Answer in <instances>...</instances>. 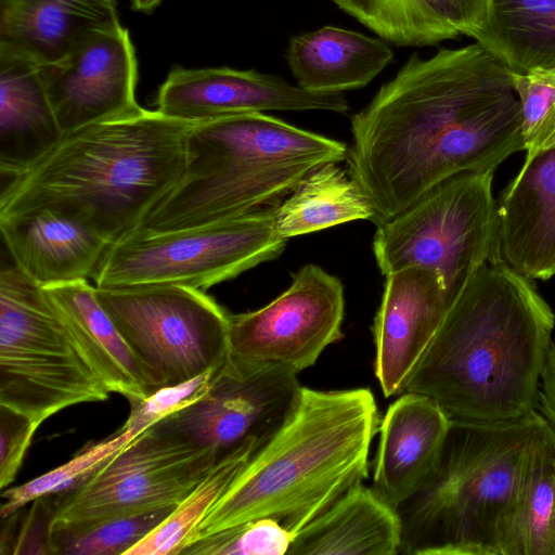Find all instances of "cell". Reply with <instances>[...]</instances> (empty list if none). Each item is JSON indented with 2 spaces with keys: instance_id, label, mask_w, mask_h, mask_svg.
Here are the masks:
<instances>
[{
  "instance_id": "1",
  "label": "cell",
  "mask_w": 555,
  "mask_h": 555,
  "mask_svg": "<svg viewBox=\"0 0 555 555\" xmlns=\"http://www.w3.org/2000/svg\"><path fill=\"white\" fill-rule=\"evenodd\" d=\"M348 171L387 221L442 180L524 151L511 70L476 42L413 53L351 118Z\"/></svg>"
},
{
  "instance_id": "2",
  "label": "cell",
  "mask_w": 555,
  "mask_h": 555,
  "mask_svg": "<svg viewBox=\"0 0 555 555\" xmlns=\"http://www.w3.org/2000/svg\"><path fill=\"white\" fill-rule=\"evenodd\" d=\"M554 326L530 279L503 261L485 263L452 300L404 391L429 397L452 421L521 418L537 410Z\"/></svg>"
},
{
  "instance_id": "3",
  "label": "cell",
  "mask_w": 555,
  "mask_h": 555,
  "mask_svg": "<svg viewBox=\"0 0 555 555\" xmlns=\"http://www.w3.org/2000/svg\"><path fill=\"white\" fill-rule=\"evenodd\" d=\"M195 122L142 107L64 134L0 193V218L50 208L111 244L140 228L181 181Z\"/></svg>"
},
{
  "instance_id": "4",
  "label": "cell",
  "mask_w": 555,
  "mask_h": 555,
  "mask_svg": "<svg viewBox=\"0 0 555 555\" xmlns=\"http://www.w3.org/2000/svg\"><path fill=\"white\" fill-rule=\"evenodd\" d=\"M379 423L377 404L369 388L302 387L292 417L249 460L199 522L186 546L218 531L267 517L297 533L363 483Z\"/></svg>"
},
{
  "instance_id": "5",
  "label": "cell",
  "mask_w": 555,
  "mask_h": 555,
  "mask_svg": "<svg viewBox=\"0 0 555 555\" xmlns=\"http://www.w3.org/2000/svg\"><path fill=\"white\" fill-rule=\"evenodd\" d=\"M551 427L534 410L516 421H452L439 456L396 511L401 554L508 555L533 463Z\"/></svg>"
},
{
  "instance_id": "6",
  "label": "cell",
  "mask_w": 555,
  "mask_h": 555,
  "mask_svg": "<svg viewBox=\"0 0 555 555\" xmlns=\"http://www.w3.org/2000/svg\"><path fill=\"white\" fill-rule=\"evenodd\" d=\"M347 153L341 141L260 112L197 121L181 181L140 228L176 230L276 205L310 171Z\"/></svg>"
},
{
  "instance_id": "7",
  "label": "cell",
  "mask_w": 555,
  "mask_h": 555,
  "mask_svg": "<svg viewBox=\"0 0 555 555\" xmlns=\"http://www.w3.org/2000/svg\"><path fill=\"white\" fill-rule=\"evenodd\" d=\"M91 369L46 289L16 266L0 271V405L40 426L57 412L105 401Z\"/></svg>"
},
{
  "instance_id": "8",
  "label": "cell",
  "mask_w": 555,
  "mask_h": 555,
  "mask_svg": "<svg viewBox=\"0 0 555 555\" xmlns=\"http://www.w3.org/2000/svg\"><path fill=\"white\" fill-rule=\"evenodd\" d=\"M493 175L485 170L449 177L376 224L372 249L380 273L427 267L440 274L454 299L480 266L503 261Z\"/></svg>"
},
{
  "instance_id": "9",
  "label": "cell",
  "mask_w": 555,
  "mask_h": 555,
  "mask_svg": "<svg viewBox=\"0 0 555 555\" xmlns=\"http://www.w3.org/2000/svg\"><path fill=\"white\" fill-rule=\"evenodd\" d=\"M276 205L176 230L138 228L107 247L92 278L95 287L173 284L205 291L236 278L284 250Z\"/></svg>"
},
{
  "instance_id": "10",
  "label": "cell",
  "mask_w": 555,
  "mask_h": 555,
  "mask_svg": "<svg viewBox=\"0 0 555 555\" xmlns=\"http://www.w3.org/2000/svg\"><path fill=\"white\" fill-rule=\"evenodd\" d=\"M95 296L159 387L220 367L231 314L204 291L173 284L95 287Z\"/></svg>"
},
{
  "instance_id": "11",
  "label": "cell",
  "mask_w": 555,
  "mask_h": 555,
  "mask_svg": "<svg viewBox=\"0 0 555 555\" xmlns=\"http://www.w3.org/2000/svg\"><path fill=\"white\" fill-rule=\"evenodd\" d=\"M151 427L76 486L55 494L53 524H76L180 503L219 461Z\"/></svg>"
},
{
  "instance_id": "12",
  "label": "cell",
  "mask_w": 555,
  "mask_h": 555,
  "mask_svg": "<svg viewBox=\"0 0 555 555\" xmlns=\"http://www.w3.org/2000/svg\"><path fill=\"white\" fill-rule=\"evenodd\" d=\"M301 390L287 367L229 356L201 400L153 427L221 456L247 443L261 450L292 417Z\"/></svg>"
},
{
  "instance_id": "13",
  "label": "cell",
  "mask_w": 555,
  "mask_h": 555,
  "mask_svg": "<svg viewBox=\"0 0 555 555\" xmlns=\"http://www.w3.org/2000/svg\"><path fill=\"white\" fill-rule=\"evenodd\" d=\"M344 314L341 281L318 264H305L272 301L231 314L229 356L282 365L298 374L341 339Z\"/></svg>"
},
{
  "instance_id": "14",
  "label": "cell",
  "mask_w": 555,
  "mask_h": 555,
  "mask_svg": "<svg viewBox=\"0 0 555 555\" xmlns=\"http://www.w3.org/2000/svg\"><path fill=\"white\" fill-rule=\"evenodd\" d=\"M40 68L63 135L142 109L135 100V50L120 23L92 30L64 57Z\"/></svg>"
},
{
  "instance_id": "15",
  "label": "cell",
  "mask_w": 555,
  "mask_h": 555,
  "mask_svg": "<svg viewBox=\"0 0 555 555\" xmlns=\"http://www.w3.org/2000/svg\"><path fill=\"white\" fill-rule=\"evenodd\" d=\"M156 111L197 122L225 115L266 111H326L346 114L343 93L312 92L274 75L230 67L176 66L159 86Z\"/></svg>"
},
{
  "instance_id": "16",
  "label": "cell",
  "mask_w": 555,
  "mask_h": 555,
  "mask_svg": "<svg viewBox=\"0 0 555 555\" xmlns=\"http://www.w3.org/2000/svg\"><path fill=\"white\" fill-rule=\"evenodd\" d=\"M385 276L372 333L374 373L389 398L404 391L453 299L440 274L427 267L409 266Z\"/></svg>"
},
{
  "instance_id": "17",
  "label": "cell",
  "mask_w": 555,
  "mask_h": 555,
  "mask_svg": "<svg viewBox=\"0 0 555 555\" xmlns=\"http://www.w3.org/2000/svg\"><path fill=\"white\" fill-rule=\"evenodd\" d=\"M452 420L429 397L404 391L380 420L372 490L397 508L433 469Z\"/></svg>"
},
{
  "instance_id": "18",
  "label": "cell",
  "mask_w": 555,
  "mask_h": 555,
  "mask_svg": "<svg viewBox=\"0 0 555 555\" xmlns=\"http://www.w3.org/2000/svg\"><path fill=\"white\" fill-rule=\"evenodd\" d=\"M16 266L41 287L92 279L111 243L82 222L50 208L0 218Z\"/></svg>"
},
{
  "instance_id": "19",
  "label": "cell",
  "mask_w": 555,
  "mask_h": 555,
  "mask_svg": "<svg viewBox=\"0 0 555 555\" xmlns=\"http://www.w3.org/2000/svg\"><path fill=\"white\" fill-rule=\"evenodd\" d=\"M498 203L502 260L530 280L555 275V146L525 160Z\"/></svg>"
},
{
  "instance_id": "20",
  "label": "cell",
  "mask_w": 555,
  "mask_h": 555,
  "mask_svg": "<svg viewBox=\"0 0 555 555\" xmlns=\"http://www.w3.org/2000/svg\"><path fill=\"white\" fill-rule=\"evenodd\" d=\"M87 362L109 392L142 399L159 388L119 333L88 281L43 287Z\"/></svg>"
},
{
  "instance_id": "21",
  "label": "cell",
  "mask_w": 555,
  "mask_h": 555,
  "mask_svg": "<svg viewBox=\"0 0 555 555\" xmlns=\"http://www.w3.org/2000/svg\"><path fill=\"white\" fill-rule=\"evenodd\" d=\"M118 23L117 0H0V50L51 64L92 30Z\"/></svg>"
},
{
  "instance_id": "22",
  "label": "cell",
  "mask_w": 555,
  "mask_h": 555,
  "mask_svg": "<svg viewBox=\"0 0 555 555\" xmlns=\"http://www.w3.org/2000/svg\"><path fill=\"white\" fill-rule=\"evenodd\" d=\"M63 137L40 65L0 50V173L11 179L34 165Z\"/></svg>"
},
{
  "instance_id": "23",
  "label": "cell",
  "mask_w": 555,
  "mask_h": 555,
  "mask_svg": "<svg viewBox=\"0 0 555 555\" xmlns=\"http://www.w3.org/2000/svg\"><path fill=\"white\" fill-rule=\"evenodd\" d=\"M400 546L396 508L361 483L295 533L287 555H396Z\"/></svg>"
},
{
  "instance_id": "24",
  "label": "cell",
  "mask_w": 555,
  "mask_h": 555,
  "mask_svg": "<svg viewBox=\"0 0 555 555\" xmlns=\"http://www.w3.org/2000/svg\"><path fill=\"white\" fill-rule=\"evenodd\" d=\"M392 59L384 40L335 26L292 37L286 52L297 85L321 93L363 88Z\"/></svg>"
},
{
  "instance_id": "25",
  "label": "cell",
  "mask_w": 555,
  "mask_h": 555,
  "mask_svg": "<svg viewBox=\"0 0 555 555\" xmlns=\"http://www.w3.org/2000/svg\"><path fill=\"white\" fill-rule=\"evenodd\" d=\"M474 39L512 73L555 72V0H489Z\"/></svg>"
},
{
  "instance_id": "26",
  "label": "cell",
  "mask_w": 555,
  "mask_h": 555,
  "mask_svg": "<svg viewBox=\"0 0 555 555\" xmlns=\"http://www.w3.org/2000/svg\"><path fill=\"white\" fill-rule=\"evenodd\" d=\"M373 219L371 202L339 163H327L310 171L275 207L276 231L285 240Z\"/></svg>"
},
{
  "instance_id": "27",
  "label": "cell",
  "mask_w": 555,
  "mask_h": 555,
  "mask_svg": "<svg viewBox=\"0 0 555 555\" xmlns=\"http://www.w3.org/2000/svg\"><path fill=\"white\" fill-rule=\"evenodd\" d=\"M260 450L247 443L224 455L169 515L126 555L181 554L199 522Z\"/></svg>"
},
{
  "instance_id": "28",
  "label": "cell",
  "mask_w": 555,
  "mask_h": 555,
  "mask_svg": "<svg viewBox=\"0 0 555 555\" xmlns=\"http://www.w3.org/2000/svg\"><path fill=\"white\" fill-rule=\"evenodd\" d=\"M382 39L404 47L433 46L457 37L436 10V0H333Z\"/></svg>"
},
{
  "instance_id": "29",
  "label": "cell",
  "mask_w": 555,
  "mask_h": 555,
  "mask_svg": "<svg viewBox=\"0 0 555 555\" xmlns=\"http://www.w3.org/2000/svg\"><path fill=\"white\" fill-rule=\"evenodd\" d=\"M508 555H555V434L533 463L511 535Z\"/></svg>"
},
{
  "instance_id": "30",
  "label": "cell",
  "mask_w": 555,
  "mask_h": 555,
  "mask_svg": "<svg viewBox=\"0 0 555 555\" xmlns=\"http://www.w3.org/2000/svg\"><path fill=\"white\" fill-rule=\"evenodd\" d=\"M175 506L76 524H53L54 555H126V552L150 534Z\"/></svg>"
},
{
  "instance_id": "31",
  "label": "cell",
  "mask_w": 555,
  "mask_h": 555,
  "mask_svg": "<svg viewBox=\"0 0 555 555\" xmlns=\"http://www.w3.org/2000/svg\"><path fill=\"white\" fill-rule=\"evenodd\" d=\"M138 437L139 435L131 430L119 428L103 440L86 444L63 465L26 483L7 488L1 494V519L17 513L40 496L57 494L76 486Z\"/></svg>"
},
{
  "instance_id": "32",
  "label": "cell",
  "mask_w": 555,
  "mask_h": 555,
  "mask_svg": "<svg viewBox=\"0 0 555 555\" xmlns=\"http://www.w3.org/2000/svg\"><path fill=\"white\" fill-rule=\"evenodd\" d=\"M520 105L525 160L555 146V72H511Z\"/></svg>"
},
{
  "instance_id": "33",
  "label": "cell",
  "mask_w": 555,
  "mask_h": 555,
  "mask_svg": "<svg viewBox=\"0 0 555 555\" xmlns=\"http://www.w3.org/2000/svg\"><path fill=\"white\" fill-rule=\"evenodd\" d=\"M294 534L272 518H260L190 543L185 555H287Z\"/></svg>"
},
{
  "instance_id": "34",
  "label": "cell",
  "mask_w": 555,
  "mask_h": 555,
  "mask_svg": "<svg viewBox=\"0 0 555 555\" xmlns=\"http://www.w3.org/2000/svg\"><path fill=\"white\" fill-rule=\"evenodd\" d=\"M219 367L208 370L184 382L157 388L142 399L128 400L129 415L120 427L137 435L196 403L208 391Z\"/></svg>"
},
{
  "instance_id": "35",
  "label": "cell",
  "mask_w": 555,
  "mask_h": 555,
  "mask_svg": "<svg viewBox=\"0 0 555 555\" xmlns=\"http://www.w3.org/2000/svg\"><path fill=\"white\" fill-rule=\"evenodd\" d=\"M27 513L21 509L2 520L7 521L1 534V554L7 545L10 554H53L52 527L55 517V494L40 496L30 502Z\"/></svg>"
},
{
  "instance_id": "36",
  "label": "cell",
  "mask_w": 555,
  "mask_h": 555,
  "mask_svg": "<svg viewBox=\"0 0 555 555\" xmlns=\"http://www.w3.org/2000/svg\"><path fill=\"white\" fill-rule=\"evenodd\" d=\"M38 425L29 417L0 405V488L14 481Z\"/></svg>"
},
{
  "instance_id": "37",
  "label": "cell",
  "mask_w": 555,
  "mask_h": 555,
  "mask_svg": "<svg viewBox=\"0 0 555 555\" xmlns=\"http://www.w3.org/2000/svg\"><path fill=\"white\" fill-rule=\"evenodd\" d=\"M489 0H436L441 22L457 34L474 38L483 27Z\"/></svg>"
},
{
  "instance_id": "38",
  "label": "cell",
  "mask_w": 555,
  "mask_h": 555,
  "mask_svg": "<svg viewBox=\"0 0 555 555\" xmlns=\"http://www.w3.org/2000/svg\"><path fill=\"white\" fill-rule=\"evenodd\" d=\"M537 411L555 434V341L552 343L543 367Z\"/></svg>"
},
{
  "instance_id": "39",
  "label": "cell",
  "mask_w": 555,
  "mask_h": 555,
  "mask_svg": "<svg viewBox=\"0 0 555 555\" xmlns=\"http://www.w3.org/2000/svg\"><path fill=\"white\" fill-rule=\"evenodd\" d=\"M163 0H131L133 11L150 14L162 3Z\"/></svg>"
}]
</instances>
